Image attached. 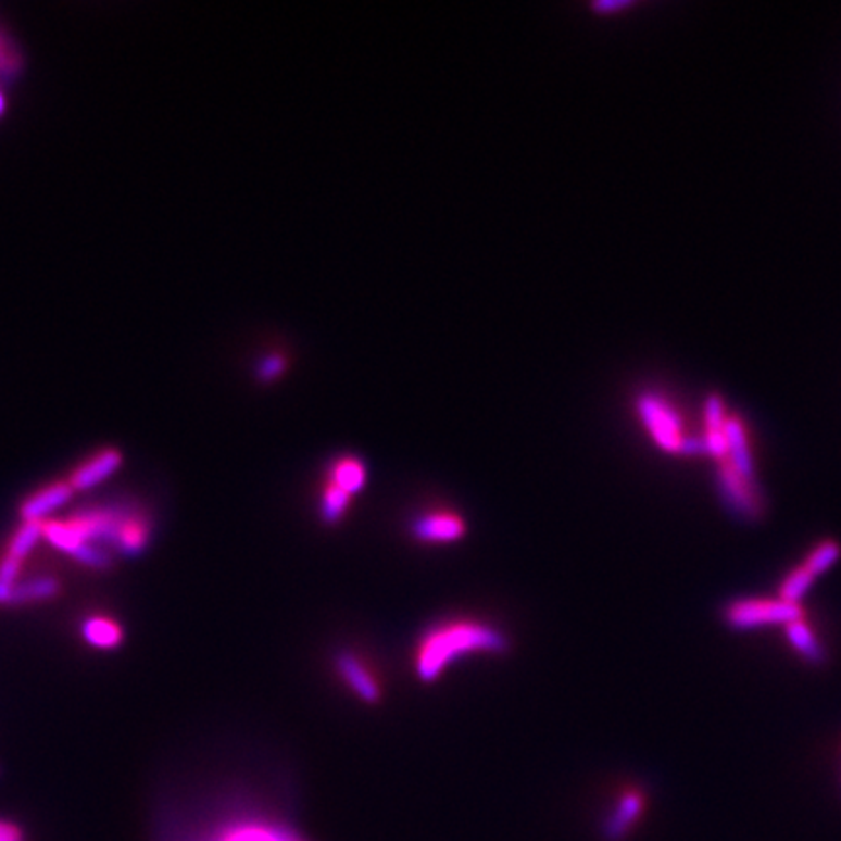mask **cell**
<instances>
[{
  "mask_svg": "<svg viewBox=\"0 0 841 841\" xmlns=\"http://www.w3.org/2000/svg\"><path fill=\"white\" fill-rule=\"evenodd\" d=\"M150 534L149 518L123 503L88 506L66 518L43 523V540L71 557L85 545L135 557L149 545Z\"/></svg>",
  "mask_w": 841,
  "mask_h": 841,
  "instance_id": "6da1fadb",
  "label": "cell"
},
{
  "mask_svg": "<svg viewBox=\"0 0 841 841\" xmlns=\"http://www.w3.org/2000/svg\"><path fill=\"white\" fill-rule=\"evenodd\" d=\"M506 649L505 633L487 622L472 617L440 622L419 637L413 651V673L421 682H435L466 656L501 654Z\"/></svg>",
  "mask_w": 841,
  "mask_h": 841,
  "instance_id": "7a4b0ae2",
  "label": "cell"
},
{
  "mask_svg": "<svg viewBox=\"0 0 841 841\" xmlns=\"http://www.w3.org/2000/svg\"><path fill=\"white\" fill-rule=\"evenodd\" d=\"M637 413L654 444L666 454H682L686 440L682 417L656 393H643L637 400Z\"/></svg>",
  "mask_w": 841,
  "mask_h": 841,
  "instance_id": "3957f363",
  "label": "cell"
},
{
  "mask_svg": "<svg viewBox=\"0 0 841 841\" xmlns=\"http://www.w3.org/2000/svg\"><path fill=\"white\" fill-rule=\"evenodd\" d=\"M723 619L737 631H748L756 627L789 626L796 619H803V607L779 599L735 600L725 607Z\"/></svg>",
  "mask_w": 841,
  "mask_h": 841,
  "instance_id": "277c9868",
  "label": "cell"
},
{
  "mask_svg": "<svg viewBox=\"0 0 841 841\" xmlns=\"http://www.w3.org/2000/svg\"><path fill=\"white\" fill-rule=\"evenodd\" d=\"M717 481H719L720 497L730 513L744 520H754L760 516L762 513L760 487L746 481L727 460L720 462Z\"/></svg>",
  "mask_w": 841,
  "mask_h": 841,
  "instance_id": "5b68a950",
  "label": "cell"
},
{
  "mask_svg": "<svg viewBox=\"0 0 841 841\" xmlns=\"http://www.w3.org/2000/svg\"><path fill=\"white\" fill-rule=\"evenodd\" d=\"M466 520L459 513L435 509L419 514L412 523V534L417 542L454 543L466 534Z\"/></svg>",
  "mask_w": 841,
  "mask_h": 841,
  "instance_id": "8992f818",
  "label": "cell"
},
{
  "mask_svg": "<svg viewBox=\"0 0 841 841\" xmlns=\"http://www.w3.org/2000/svg\"><path fill=\"white\" fill-rule=\"evenodd\" d=\"M123 466L122 450L105 447L90 454L88 459L83 460L78 466L66 477L68 486L73 487L75 493L90 491L93 487L102 486L110 477Z\"/></svg>",
  "mask_w": 841,
  "mask_h": 841,
  "instance_id": "52a82bcc",
  "label": "cell"
},
{
  "mask_svg": "<svg viewBox=\"0 0 841 841\" xmlns=\"http://www.w3.org/2000/svg\"><path fill=\"white\" fill-rule=\"evenodd\" d=\"M73 497H75V491H73V487L68 486L66 479L51 481L47 486L39 487L38 491H34L32 495L22 501L18 509L20 518H22V523L43 524L46 518L49 520V516H53V513L68 505Z\"/></svg>",
  "mask_w": 841,
  "mask_h": 841,
  "instance_id": "ba28073f",
  "label": "cell"
},
{
  "mask_svg": "<svg viewBox=\"0 0 841 841\" xmlns=\"http://www.w3.org/2000/svg\"><path fill=\"white\" fill-rule=\"evenodd\" d=\"M336 670L347 688L355 693L359 700L376 703L382 698V688L376 674H373L371 666L361 656L349 651L337 654Z\"/></svg>",
  "mask_w": 841,
  "mask_h": 841,
  "instance_id": "9c48e42d",
  "label": "cell"
},
{
  "mask_svg": "<svg viewBox=\"0 0 841 841\" xmlns=\"http://www.w3.org/2000/svg\"><path fill=\"white\" fill-rule=\"evenodd\" d=\"M645 811V794L639 789H627L624 794L617 799L612 813L602 826V832L606 841L626 840L627 833L636 828L639 818Z\"/></svg>",
  "mask_w": 841,
  "mask_h": 841,
  "instance_id": "30bf717a",
  "label": "cell"
},
{
  "mask_svg": "<svg viewBox=\"0 0 841 841\" xmlns=\"http://www.w3.org/2000/svg\"><path fill=\"white\" fill-rule=\"evenodd\" d=\"M725 437H727V459L730 466L735 467L746 481L757 486L756 466L748 444L746 429L739 417H727Z\"/></svg>",
  "mask_w": 841,
  "mask_h": 841,
  "instance_id": "8fae6325",
  "label": "cell"
},
{
  "mask_svg": "<svg viewBox=\"0 0 841 841\" xmlns=\"http://www.w3.org/2000/svg\"><path fill=\"white\" fill-rule=\"evenodd\" d=\"M705 449L713 459H727V437H725V425H727V415H725V403L717 393H710L705 398Z\"/></svg>",
  "mask_w": 841,
  "mask_h": 841,
  "instance_id": "7c38bea8",
  "label": "cell"
},
{
  "mask_svg": "<svg viewBox=\"0 0 841 841\" xmlns=\"http://www.w3.org/2000/svg\"><path fill=\"white\" fill-rule=\"evenodd\" d=\"M206 841H297L289 832H285L279 826L258 823V820H243V823L230 824L223 830L213 833Z\"/></svg>",
  "mask_w": 841,
  "mask_h": 841,
  "instance_id": "4fadbf2b",
  "label": "cell"
},
{
  "mask_svg": "<svg viewBox=\"0 0 841 841\" xmlns=\"http://www.w3.org/2000/svg\"><path fill=\"white\" fill-rule=\"evenodd\" d=\"M61 592V580L51 575H39L34 579H20L16 589L10 597L9 606H29V604H41L55 599Z\"/></svg>",
  "mask_w": 841,
  "mask_h": 841,
  "instance_id": "5bb4252c",
  "label": "cell"
},
{
  "mask_svg": "<svg viewBox=\"0 0 841 841\" xmlns=\"http://www.w3.org/2000/svg\"><path fill=\"white\" fill-rule=\"evenodd\" d=\"M80 633L85 637L86 643L102 651H112L123 643V627L108 616L86 617L80 627Z\"/></svg>",
  "mask_w": 841,
  "mask_h": 841,
  "instance_id": "9a60e30c",
  "label": "cell"
},
{
  "mask_svg": "<svg viewBox=\"0 0 841 841\" xmlns=\"http://www.w3.org/2000/svg\"><path fill=\"white\" fill-rule=\"evenodd\" d=\"M327 481L343 489L349 495L355 497L356 493H361L365 489L366 466L355 456H343L329 466Z\"/></svg>",
  "mask_w": 841,
  "mask_h": 841,
  "instance_id": "2e32d148",
  "label": "cell"
},
{
  "mask_svg": "<svg viewBox=\"0 0 841 841\" xmlns=\"http://www.w3.org/2000/svg\"><path fill=\"white\" fill-rule=\"evenodd\" d=\"M787 641L791 643L794 651L803 656L808 664H824L826 661V651L820 645L818 637L804 619H796L793 624L786 626Z\"/></svg>",
  "mask_w": 841,
  "mask_h": 841,
  "instance_id": "e0dca14e",
  "label": "cell"
},
{
  "mask_svg": "<svg viewBox=\"0 0 841 841\" xmlns=\"http://www.w3.org/2000/svg\"><path fill=\"white\" fill-rule=\"evenodd\" d=\"M351 501H353V497L326 479L324 489L319 493V516H322V520L326 524L339 523L346 516Z\"/></svg>",
  "mask_w": 841,
  "mask_h": 841,
  "instance_id": "ac0fdd59",
  "label": "cell"
},
{
  "mask_svg": "<svg viewBox=\"0 0 841 841\" xmlns=\"http://www.w3.org/2000/svg\"><path fill=\"white\" fill-rule=\"evenodd\" d=\"M39 540H43V524L41 523H22L18 530L12 534V538L7 545V555L14 560L26 561L29 553L38 545Z\"/></svg>",
  "mask_w": 841,
  "mask_h": 841,
  "instance_id": "d6986e66",
  "label": "cell"
},
{
  "mask_svg": "<svg viewBox=\"0 0 841 841\" xmlns=\"http://www.w3.org/2000/svg\"><path fill=\"white\" fill-rule=\"evenodd\" d=\"M841 557V545L833 540H824L814 548L813 552L806 555L803 567L813 575L814 579L820 577L823 573L832 569Z\"/></svg>",
  "mask_w": 841,
  "mask_h": 841,
  "instance_id": "ffe728a7",
  "label": "cell"
},
{
  "mask_svg": "<svg viewBox=\"0 0 841 841\" xmlns=\"http://www.w3.org/2000/svg\"><path fill=\"white\" fill-rule=\"evenodd\" d=\"M814 577L804 569L803 565L791 570L787 575L781 587H779V600L789 602V604H799L803 600L804 594L813 587Z\"/></svg>",
  "mask_w": 841,
  "mask_h": 841,
  "instance_id": "44dd1931",
  "label": "cell"
},
{
  "mask_svg": "<svg viewBox=\"0 0 841 841\" xmlns=\"http://www.w3.org/2000/svg\"><path fill=\"white\" fill-rule=\"evenodd\" d=\"M24 561L14 560L10 555H2L0 560V606H9L10 597L16 589L22 577Z\"/></svg>",
  "mask_w": 841,
  "mask_h": 841,
  "instance_id": "7402d4cb",
  "label": "cell"
},
{
  "mask_svg": "<svg viewBox=\"0 0 841 841\" xmlns=\"http://www.w3.org/2000/svg\"><path fill=\"white\" fill-rule=\"evenodd\" d=\"M0 841H28V836L18 824L0 818Z\"/></svg>",
  "mask_w": 841,
  "mask_h": 841,
  "instance_id": "603a6c76",
  "label": "cell"
},
{
  "mask_svg": "<svg viewBox=\"0 0 841 841\" xmlns=\"http://www.w3.org/2000/svg\"><path fill=\"white\" fill-rule=\"evenodd\" d=\"M280 371V363L277 361V359H267L265 363H263L262 368H260V376L262 378H265V380H269L272 376H277Z\"/></svg>",
  "mask_w": 841,
  "mask_h": 841,
  "instance_id": "cb8c5ba5",
  "label": "cell"
},
{
  "mask_svg": "<svg viewBox=\"0 0 841 841\" xmlns=\"http://www.w3.org/2000/svg\"><path fill=\"white\" fill-rule=\"evenodd\" d=\"M629 2H600L594 4V10L599 12H616V10L627 9Z\"/></svg>",
  "mask_w": 841,
  "mask_h": 841,
  "instance_id": "d4e9b609",
  "label": "cell"
},
{
  "mask_svg": "<svg viewBox=\"0 0 841 841\" xmlns=\"http://www.w3.org/2000/svg\"><path fill=\"white\" fill-rule=\"evenodd\" d=\"M2 110H4V98H2V93H0V113H2Z\"/></svg>",
  "mask_w": 841,
  "mask_h": 841,
  "instance_id": "484cf974",
  "label": "cell"
}]
</instances>
